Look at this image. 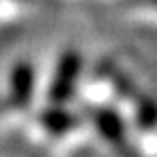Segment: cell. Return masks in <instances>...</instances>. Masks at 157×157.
Here are the masks:
<instances>
[{"label":"cell","instance_id":"cell-1","mask_svg":"<svg viewBox=\"0 0 157 157\" xmlns=\"http://www.w3.org/2000/svg\"><path fill=\"white\" fill-rule=\"evenodd\" d=\"M97 128H99V132L110 141V146L119 153V157H137V153L128 144V137L124 132V124H121L117 112L99 110L97 112Z\"/></svg>","mask_w":157,"mask_h":157},{"label":"cell","instance_id":"cell-2","mask_svg":"<svg viewBox=\"0 0 157 157\" xmlns=\"http://www.w3.org/2000/svg\"><path fill=\"white\" fill-rule=\"evenodd\" d=\"M78 54L74 52H65L61 59V65H59V72H56L54 78V85H52V101L56 103H63L65 99L72 97V90H74V83H76V74H78Z\"/></svg>","mask_w":157,"mask_h":157},{"label":"cell","instance_id":"cell-3","mask_svg":"<svg viewBox=\"0 0 157 157\" xmlns=\"http://www.w3.org/2000/svg\"><path fill=\"white\" fill-rule=\"evenodd\" d=\"M11 88H13V101L25 105L32 99V88H34V72L29 65L20 63L11 72Z\"/></svg>","mask_w":157,"mask_h":157},{"label":"cell","instance_id":"cell-4","mask_svg":"<svg viewBox=\"0 0 157 157\" xmlns=\"http://www.w3.org/2000/svg\"><path fill=\"white\" fill-rule=\"evenodd\" d=\"M43 121H45V126L52 128L54 132H63V130H67V128L72 126V119H70L65 112H59V110L47 112V115L43 117Z\"/></svg>","mask_w":157,"mask_h":157}]
</instances>
